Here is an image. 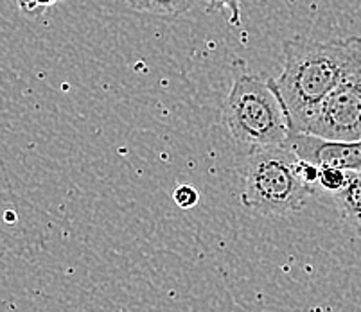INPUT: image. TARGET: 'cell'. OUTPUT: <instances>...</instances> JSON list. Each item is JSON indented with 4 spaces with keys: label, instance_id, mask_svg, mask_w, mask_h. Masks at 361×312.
<instances>
[{
    "label": "cell",
    "instance_id": "obj_7",
    "mask_svg": "<svg viewBox=\"0 0 361 312\" xmlns=\"http://www.w3.org/2000/svg\"><path fill=\"white\" fill-rule=\"evenodd\" d=\"M131 9L159 16H178L192 9L196 0H126Z\"/></svg>",
    "mask_w": 361,
    "mask_h": 312
},
{
    "label": "cell",
    "instance_id": "obj_12",
    "mask_svg": "<svg viewBox=\"0 0 361 312\" xmlns=\"http://www.w3.org/2000/svg\"><path fill=\"white\" fill-rule=\"evenodd\" d=\"M357 174H360V178H361V170H360V173H357Z\"/></svg>",
    "mask_w": 361,
    "mask_h": 312
},
{
    "label": "cell",
    "instance_id": "obj_4",
    "mask_svg": "<svg viewBox=\"0 0 361 312\" xmlns=\"http://www.w3.org/2000/svg\"><path fill=\"white\" fill-rule=\"evenodd\" d=\"M304 133L347 142L361 139V70L350 74L327 95Z\"/></svg>",
    "mask_w": 361,
    "mask_h": 312
},
{
    "label": "cell",
    "instance_id": "obj_5",
    "mask_svg": "<svg viewBox=\"0 0 361 312\" xmlns=\"http://www.w3.org/2000/svg\"><path fill=\"white\" fill-rule=\"evenodd\" d=\"M286 146L298 158L318 167H338L345 170H361L360 140H326L310 133H291Z\"/></svg>",
    "mask_w": 361,
    "mask_h": 312
},
{
    "label": "cell",
    "instance_id": "obj_3",
    "mask_svg": "<svg viewBox=\"0 0 361 312\" xmlns=\"http://www.w3.org/2000/svg\"><path fill=\"white\" fill-rule=\"evenodd\" d=\"M223 115L232 137L252 149L286 146L291 135L286 108L270 81L257 75H239L228 92Z\"/></svg>",
    "mask_w": 361,
    "mask_h": 312
},
{
    "label": "cell",
    "instance_id": "obj_1",
    "mask_svg": "<svg viewBox=\"0 0 361 312\" xmlns=\"http://www.w3.org/2000/svg\"><path fill=\"white\" fill-rule=\"evenodd\" d=\"M361 70V38L327 42L295 36L284 42V68L270 85L284 104L291 133H304L327 95L350 74Z\"/></svg>",
    "mask_w": 361,
    "mask_h": 312
},
{
    "label": "cell",
    "instance_id": "obj_6",
    "mask_svg": "<svg viewBox=\"0 0 361 312\" xmlns=\"http://www.w3.org/2000/svg\"><path fill=\"white\" fill-rule=\"evenodd\" d=\"M334 203L340 210L341 218L350 226L357 237L361 239V178L357 173H353L349 185L341 192L334 194Z\"/></svg>",
    "mask_w": 361,
    "mask_h": 312
},
{
    "label": "cell",
    "instance_id": "obj_9",
    "mask_svg": "<svg viewBox=\"0 0 361 312\" xmlns=\"http://www.w3.org/2000/svg\"><path fill=\"white\" fill-rule=\"evenodd\" d=\"M173 199L182 210H191L200 203V194L195 187L180 185L173 192Z\"/></svg>",
    "mask_w": 361,
    "mask_h": 312
},
{
    "label": "cell",
    "instance_id": "obj_2",
    "mask_svg": "<svg viewBox=\"0 0 361 312\" xmlns=\"http://www.w3.org/2000/svg\"><path fill=\"white\" fill-rule=\"evenodd\" d=\"M297 162L288 146L254 147L243 180V205L262 216H288L304 208L314 189L302 182Z\"/></svg>",
    "mask_w": 361,
    "mask_h": 312
},
{
    "label": "cell",
    "instance_id": "obj_11",
    "mask_svg": "<svg viewBox=\"0 0 361 312\" xmlns=\"http://www.w3.org/2000/svg\"><path fill=\"white\" fill-rule=\"evenodd\" d=\"M16 2L27 15H40L42 11H45V8L56 4L58 0H16Z\"/></svg>",
    "mask_w": 361,
    "mask_h": 312
},
{
    "label": "cell",
    "instance_id": "obj_8",
    "mask_svg": "<svg viewBox=\"0 0 361 312\" xmlns=\"http://www.w3.org/2000/svg\"><path fill=\"white\" fill-rule=\"evenodd\" d=\"M353 173L356 170H345L338 169V167H320V178H318V185L329 194H338L349 185Z\"/></svg>",
    "mask_w": 361,
    "mask_h": 312
},
{
    "label": "cell",
    "instance_id": "obj_10",
    "mask_svg": "<svg viewBox=\"0 0 361 312\" xmlns=\"http://www.w3.org/2000/svg\"><path fill=\"white\" fill-rule=\"evenodd\" d=\"M228 9L231 11V24L241 25V0H209V13Z\"/></svg>",
    "mask_w": 361,
    "mask_h": 312
}]
</instances>
